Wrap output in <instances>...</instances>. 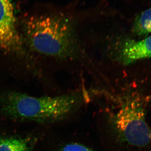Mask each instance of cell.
Instances as JSON below:
<instances>
[{
	"mask_svg": "<svg viewBox=\"0 0 151 151\" xmlns=\"http://www.w3.org/2000/svg\"><path fill=\"white\" fill-rule=\"evenodd\" d=\"M116 59L128 65L138 60L151 58V35L139 40L127 38L116 42Z\"/></svg>",
	"mask_w": 151,
	"mask_h": 151,
	"instance_id": "obj_6",
	"label": "cell"
},
{
	"mask_svg": "<svg viewBox=\"0 0 151 151\" xmlns=\"http://www.w3.org/2000/svg\"><path fill=\"white\" fill-rule=\"evenodd\" d=\"M132 32L135 35L144 36L151 33V6L136 17Z\"/></svg>",
	"mask_w": 151,
	"mask_h": 151,
	"instance_id": "obj_7",
	"label": "cell"
},
{
	"mask_svg": "<svg viewBox=\"0 0 151 151\" xmlns=\"http://www.w3.org/2000/svg\"><path fill=\"white\" fill-rule=\"evenodd\" d=\"M25 32L34 50L48 56L68 58L77 53V38L71 22L60 15L37 16L28 19Z\"/></svg>",
	"mask_w": 151,
	"mask_h": 151,
	"instance_id": "obj_2",
	"label": "cell"
},
{
	"mask_svg": "<svg viewBox=\"0 0 151 151\" xmlns=\"http://www.w3.org/2000/svg\"><path fill=\"white\" fill-rule=\"evenodd\" d=\"M145 105L139 98L128 100L115 118V125L122 138L134 146L144 147L151 142V129L146 120Z\"/></svg>",
	"mask_w": 151,
	"mask_h": 151,
	"instance_id": "obj_3",
	"label": "cell"
},
{
	"mask_svg": "<svg viewBox=\"0 0 151 151\" xmlns=\"http://www.w3.org/2000/svg\"><path fill=\"white\" fill-rule=\"evenodd\" d=\"M60 151H93L86 146L78 143H71L63 147Z\"/></svg>",
	"mask_w": 151,
	"mask_h": 151,
	"instance_id": "obj_8",
	"label": "cell"
},
{
	"mask_svg": "<svg viewBox=\"0 0 151 151\" xmlns=\"http://www.w3.org/2000/svg\"><path fill=\"white\" fill-rule=\"evenodd\" d=\"M78 105L74 94L37 97L9 92L0 95V119L42 126L65 118Z\"/></svg>",
	"mask_w": 151,
	"mask_h": 151,
	"instance_id": "obj_1",
	"label": "cell"
},
{
	"mask_svg": "<svg viewBox=\"0 0 151 151\" xmlns=\"http://www.w3.org/2000/svg\"><path fill=\"white\" fill-rule=\"evenodd\" d=\"M14 10L11 0H0V50H17L21 45L17 32Z\"/></svg>",
	"mask_w": 151,
	"mask_h": 151,
	"instance_id": "obj_5",
	"label": "cell"
},
{
	"mask_svg": "<svg viewBox=\"0 0 151 151\" xmlns=\"http://www.w3.org/2000/svg\"><path fill=\"white\" fill-rule=\"evenodd\" d=\"M40 127L0 119V151H37Z\"/></svg>",
	"mask_w": 151,
	"mask_h": 151,
	"instance_id": "obj_4",
	"label": "cell"
}]
</instances>
